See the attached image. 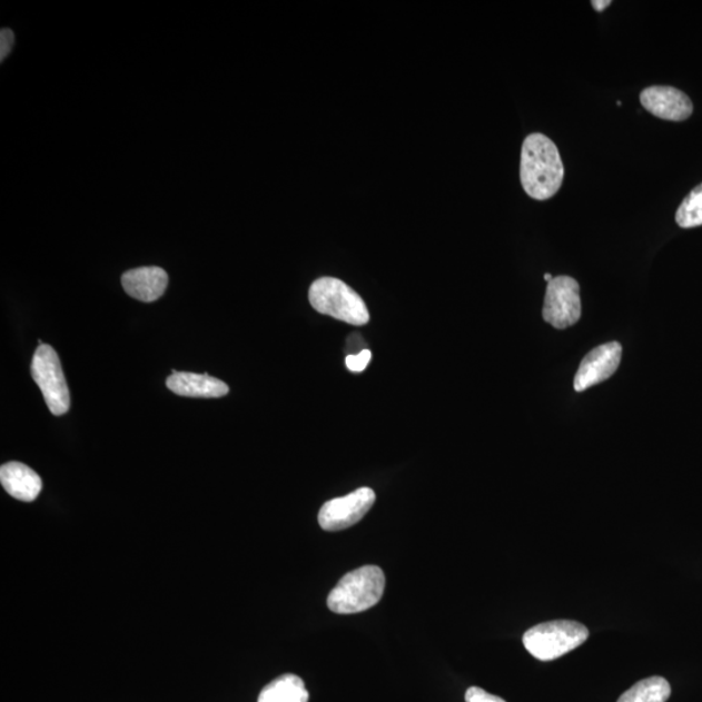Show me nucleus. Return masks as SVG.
<instances>
[{
  "instance_id": "nucleus-20",
  "label": "nucleus",
  "mask_w": 702,
  "mask_h": 702,
  "mask_svg": "<svg viewBox=\"0 0 702 702\" xmlns=\"http://www.w3.org/2000/svg\"><path fill=\"white\" fill-rule=\"evenodd\" d=\"M544 279L546 283H551L554 279V277L551 274H545Z\"/></svg>"
},
{
  "instance_id": "nucleus-15",
  "label": "nucleus",
  "mask_w": 702,
  "mask_h": 702,
  "mask_svg": "<svg viewBox=\"0 0 702 702\" xmlns=\"http://www.w3.org/2000/svg\"><path fill=\"white\" fill-rule=\"evenodd\" d=\"M675 220L679 227L685 229L702 226V184L683 199L675 214Z\"/></svg>"
},
{
  "instance_id": "nucleus-5",
  "label": "nucleus",
  "mask_w": 702,
  "mask_h": 702,
  "mask_svg": "<svg viewBox=\"0 0 702 702\" xmlns=\"http://www.w3.org/2000/svg\"><path fill=\"white\" fill-rule=\"evenodd\" d=\"M32 376L50 412L57 416L68 413L71 407V397H69L58 353L52 346L43 344L37 347L32 362Z\"/></svg>"
},
{
  "instance_id": "nucleus-9",
  "label": "nucleus",
  "mask_w": 702,
  "mask_h": 702,
  "mask_svg": "<svg viewBox=\"0 0 702 702\" xmlns=\"http://www.w3.org/2000/svg\"><path fill=\"white\" fill-rule=\"evenodd\" d=\"M644 110L655 118L668 121H684L693 112V105L685 92L671 87H650L640 95Z\"/></svg>"
},
{
  "instance_id": "nucleus-10",
  "label": "nucleus",
  "mask_w": 702,
  "mask_h": 702,
  "mask_svg": "<svg viewBox=\"0 0 702 702\" xmlns=\"http://www.w3.org/2000/svg\"><path fill=\"white\" fill-rule=\"evenodd\" d=\"M121 284L130 297L142 303H154L165 295L168 275L160 267H141L122 275Z\"/></svg>"
},
{
  "instance_id": "nucleus-7",
  "label": "nucleus",
  "mask_w": 702,
  "mask_h": 702,
  "mask_svg": "<svg viewBox=\"0 0 702 702\" xmlns=\"http://www.w3.org/2000/svg\"><path fill=\"white\" fill-rule=\"evenodd\" d=\"M372 488H359L350 495L328 501L320 508L318 521L324 531L336 532L354 526L372 511L375 504Z\"/></svg>"
},
{
  "instance_id": "nucleus-2",
  "label": "nucleus",
  "mask_w": 702,
  "mask_h": 702,
  "mask_svg": "<svg viewBox=\"0 0 702 702\" xmlns=\"http://www.w3.org/2000/svg\"><path fill=\"white\" fill-rule=\"evenodd\" d=\"M385 590L384 571L364 566L346 574L327 599L329 611L336 614H357L375 606Z\"/></svg>"
},
{
  "instance_id": "nucleus-8",
  "label": "nucleus",
  "mask_w": 702,
  "mask_h": 702,
  "mask_svg": "<svg viewBox=\"0 0 702 702\" xmlns=\"http://www.w3.org/2000/svg\"><path fill=\"white\" fill-rule=\"evenodd\" d=\"M622 359V345L609 343L595 347L582 360L574 379L576 392H584L612 377L619 369Z\"/></svg>"
},
{
  "instance_id": "nucleus-13",
  "label": "nucleus",
  "mask_w": 702,
  "mask_h": 702,
  "mask_svg": "<svg viewBox=\"0 0 702 702\" xmlns=\"http://www.w3.org/2000/svg\"><path fill=\"white\" fill-rule=\"evenodd\" d=\"M310 694L306 685L297 675L285 674L261 690L258 702H308Z\"/></svg>"
},
{
  "instance_id": "nucleus-3",
  "label": "nucleus",
  "mask_w": 702,
  "mask_h": 702,
  "mask_svg": "<svg viewBox=\"0 0 702 702\" xmlns=\"http://www.w3.org/2000/svg\"><path fill=\"white\" fill-rule=\"evenodd\" d=\"M590 637L584 624L574 621L540 623L523 635L524 647L540 661H554L576 650Z\"/></svg>"
},
{
  "instance_id": "nucleus-4",
  "label": "nucleus",
  "mask_w": 702,
  "mask_h": 702,
  "mask_svg": "<svg viewBox=\"0 0 702 702\" xmlns=\"http://www.w3.org/2000/svg\"><path fill=\"white\" fill-rule=\"evenodd\" d=\"M308 298L316 312L352 326H365L369 320L365 300L349 285L334 277L316 280L308 291Z\"/></svg>"
},
{
  "instance_id": "nucleus-16",
  "label": "nucleus",
  "mask_w": 702,
  "mask_h": 702,
  "mask_svg": "<svg viewBox=\"0 0 702 702\" xmlns=\"http://www.w3.org/2000/svg\"><path fill=\"white\" fill-rule=\"evenodd\" d=\"M372 359L373 353L365 349L357 354V356L347 357L346 367L349 368L352 373H364Z\"/></svg>"
},
{
  "instance_id": "nucleus-6",
  "label": "nucleus",
  "mask_w": 702,
  "mask_h": 702,
  "mask_svg": "<svg viewBox=\"0 0 702 702\" xmlns=\"http://www.w3.org/2000/svg\"><path fill=\"white\" fill-rule=\"evenodd\" d=\"M582 316L581 287L573 277L558 276L547 283L543 318L557 329L574 326Z\"/></svg>"
},
{
  "instance_id": "nucleus-14",
  "label": "nucleus",
  "mask_w": 702,
  "mask_h": 702,
  "mask_svg": "<svg viewBox=\"0 0 702 702\" xmlns=\"http://www.w3.org/2000/svg\"><path fill=\"white\" fill-rule=\"evenodd\" d=\"M671 694L665 678L651 676L632 685L616 702H666Z\"/></svg>"
},
{
  "instance_id": "nucleus-11",
  "label": "nucleus",
  "mask_w": 702,
  "mask_h": 702,
  "mask_svg": "<svg viewBox=\"0 0 702 702\" xmlns=\"http://www.w3.org/2000/svg\"><path fill=\"white\" fill-rule=\"evenodd\" d=\"M167 388L177 396L192 398H219L228 395L229 387L226 383L207 374L177 373L167 379Z\"/></svg>"
},
{
  "instance_id": "nucleus-12",
  "label": "nucleus",
  "mask_w": 702,
  "mask_h": 702,
  "mask_svg": "<svg viewBox=\"0 0 702 702\" xmlns=\"http://www.w3.org/2000/svg\"><path fill=\"white\" fill-rule=\"evenodd\" d=\"M0 483L13 498L32 503L42 491L40 475L20 462L6 463L0 467Z\"/></svg>"
},
{
  "instance_id": "nucleus-19",
  "label": "nucleus",
  "mask_w": 702,
  "mask_h": 702,
  "mask_svg": "<svg viewBox=\"0 0 702 702\" xmlns=\"http://www.w3.org/2000/svg\"><path fill=\"white\" fill-rule=\"evenodd\" d=\"M593 10L597 12H603L607 9L609 6L612 4V0H593L591 2Z\"/></svg>"
},
{
  "instance_id": "nucleus-1",
  "label": "nucleus",
  "mask_w": 702,
  "mask_h": 702,
  "mask_svg": "<svg viewBox=\"0 0 702 702\" xmlns=\"http://www.w3.org/2000/svg\"><path fill=\"white\" fill-rule=\"evenodd\" d=\"M565 177L557 145L550 137L532 134L522 146L521 182L527 196L536 200L557 195Z\"/></svg>"
},
{
  "instance_id": "nucleus-18",
  "label": "nucleus",
  "mask_w": 702,
  "mask_h": 702,
  "mask_svg": "<svg viewBox=\"0 0 702 702\" xmlns=\"http://www.w3.org/2000/svg\"><path fill=\"white\" fill-rule=\"evenodd\" d=\"M13 45L14 34L12 30L3 28L2 32H0V60L4 61V59L10 56Z\"/></svg>"
},
{
  "instance_id": "nucleus-17",
  "label": "nucleus",
  "mask_w": 702,
  "mask_h": 702,
  "mask_svg": "<svg viewBox=\"0 0 702 702\" xmlns=\"http://www.w3.org/2000/svg\"><path fill=\"white\" fill-rule=\"evenodd\" d=\"M465 699L466 702H506L504 699L479 689V686H469Z\"/></svg>"
}]
</instances>
